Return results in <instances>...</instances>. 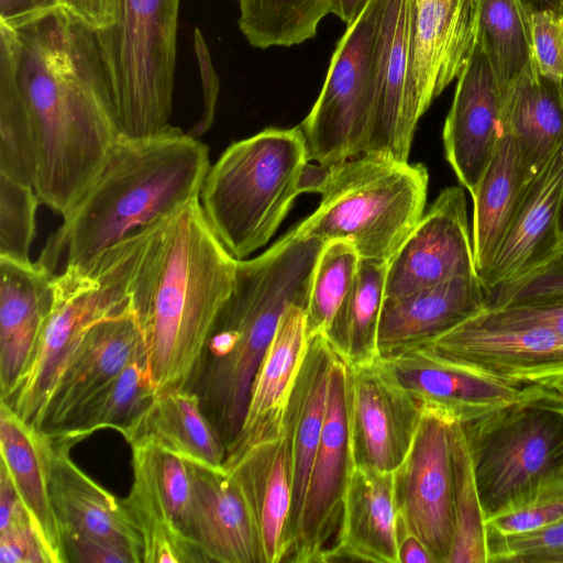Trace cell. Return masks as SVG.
I'll return each mask as SVG.
<instances>
[{"label": "cell", "instance_id": "obj_40", "mask_svg": "<svg viewBox=\"0 0 563 563\" xmlns=\"http://www.w3.org/2000/svg\"><path fill=\"white\" fill-rule=\"evenodd\" d=\"M360 256L345 241H329L318 257L306 308L308 338L324 334L350 292Z\"/></svg>", "mask_w": 563, "mask_h": 563}, {"label": "cell", "instance_id": "obj_12", "mask_svg": "<svg viewBox=\"0 0 563 563\" xmlns=\"http://www.w3.org/2000/svg\"><path fill=\"white\" fill-rule=\"evenodd\" d=\"M132 448L133 482L123 505L143 542V563H206L188 536L190 477L184 457L148 439Z\"/></svg>", "mask_w": 563, "mask_h": 563}, {"label": "cell", "instance_id": "obj_25", "mask_svg": "<svg viewBox=\"0 0 563 563\" xmlns=\"http://www.w3.org/2000/svg\"><path fill=\"white\" fill-rule=\"evenodd\" d=\"M478 275L460 276L409 295L384 299L378 325L380 357L431 343L486 308Z\"/></svg>", "mask_w": 563, "mask_h": 563}, {"label": "cell", "instance_id": "obj_1", "mask_svg": "<svg viewBox=\"0 0 563 563\" xmlns=\"http://www.w3.org/2000/svg\"><path fill=\"white\" fill-rule=\"evenodd\" d=\"M0 118L26 135L40 201L66 214L120 137L97 30L60 5L0 23Z\"/></svg>", "mask_w": 563, "mask_h": 563}, {"label": "cell", "instance_id": "obj_53", "mask_svg": "<svg viewBox=\"0 0 563 563\" xmlns=\"http://www.w3.org/2000/svg\"><path fill=\"white\" fill-rule=\"evenodd\" d=\"M514 563H563V548L525 554Z\"/></svg>", "mask_w": 563, "mask_h": 563}, {"label": "cell", "instance_id": "obj_7", "mask_svg": "<svg viewBox=\"0 0 563 563\" xmlns=\"http://www.w3.org/2000/svg\"><path fill=\"white\" fill-rule=\"evenodd\" d=\"M179 3L113 0V23L97 30L120 137H151L173 126Z\"/></svg>", "mask_w": 563, "mask_h": 563}, {"label": "cell", "instance_id": "obj_24", "mask_svg": "<svg viewBox=\"0 0 563 563\" xmlns=\"http://www.w3.org/2000/svg\"><path fill=\"white\" fill-rule=\"evenodd\" d=\"M74 445L69 440L48 437L49 490L60 533L76 531L110 541L126 550L135 563H143L142 538L122 498L76 465L70 457Z\"/></svg>", "mask_w": 563, "mask_h": 563}, {"label": "cell", "instance_id": "obj_43", "mask_svg": "<svg viewBox=\"0 0 563 563\" xmlns=\"http://www.w3.org/2000/svg\"><path fill=\"white\" fill-rule=\"evenodd\" d=\"M563 296V253L534 274L487 290L485 309Z\"/></svg>", "mask_w": 563, "mask_h": 563}, {"label": "cell", "instance_id": "obj_27", "mask_svg": "<svg viewBox=\"0 0 563 563\" xmlns=\"http://www.w3.org/2000/svg\"><path fill=\"white\" fill-rule=\"evenodd\" d=\"M409 0H383L377 98L365 153L408 162L417 122L408 98Z\"/></svg>", "mask_w": 563, "mask_h": 563}, {"label": "cell", "instance_id": "obj_29", "mask_svg": "<svg viewBox=\"0 0 563 563\" xmlns=\"http://www.w3.org/2000/svg\"><path fill=\"white\" fill-rule=\"evenodd\" d=\"M308 340L306 308L289 306L256 371L242 429L227 454L285 428L288 400Z\"/></svg>", "mask_w": 563, "mask_h": 563}, {"label": "cell", "instance_id": "obj_10", "mask_svg": "<svg viewBox=\"0 0 563 563\" xmlns=\"http://www.w3.org/2000/svg\"><path fill=\"white\" fill-rule=\"evenodd\" d=\"M383 0H368L338 41L324 84L301 122L308 161L330 167L363 155L373 121Z\"/></svg>", "mask_w": 563, "mask_h": 563}, {"label": "cell", "instance_id": "obj_13", "mask_svg": "<svg viewBox=\"0 0 563 563\" xmlns=\"http://www.w3.org/2000/svg\"><path fill=\"white\" fill-rule=\"evenodd\" d=\"M354 466L350 431L349 369L338 356L330 375L322 434L286 561L321 562L330 540L338 533L344 496Z\"/></svg>", "mask_w": 563, "mask_h": 563}, {"label": "cell", "instance_id": "obj_38", "mask_svg": "<svg viewBox=\"0 0 563 563\" xmlns=\"http://www.w3.org/2000/svg\"><path fill=\"white\" fill-rule=\"evenodd\" d=\"M238 25L255 48L290 47L317 35L334 0H238Z\"/></svg>", "mask_w": 563, "mask_h": 563}, {"label": "cell", "instance_id": "obj_4", "mask_svg": "<svg viewBox=\"0 0 563 563\" xmlns=\"http://www.w3.org/2000/svg\"><path fill=\"white\" fill-rule=\"evenodd\" d=\"M324 242L288 232L252 260H238L222 306L187 389L221 435L227 451L240 434L256 371L291 305L307 308Z\"/></svg>", "mask_w": 563, "mask_h": 563}, {"label": "cell", "instance_id": "obj_9", "mask_svg": "<svg viewBox=\"0 0 563 563\" xmlns=\"http://www.w3.org/2000/svg\"><path fill=\"white\" fill-rule=\"evenodd\" d=\"M462 426L486 520L563 472V399L551 385Z\"/></svg>", "mask_w": 563, "mask_h": 563}, {"label": "cell", "instance_id": "obj_50", "mask_svg": "<svg viewBox=\"0 0 563 563\" xmlns=\"http://www.w3.org/2000/svg\"><path fill=\"white\" fill-rule=\"evenodd\" d=\"M398 563H435L424 544L407 527L401 516H396Z\"/></svg>", "mask_w": 563, "mask_h": 563}, {"label": "cell", "instance_id": "obj_49", "mask_svg": "<svg viewBox=\"0 0 563 563\" xmlns=\"http://www.w3.org/2000/svg\"><path fill=\"white\" fill-rule=\"evenodd\" d=\"M59 5L95 30L110 26L114 21L113 0H58Z\"/></svg>", "mask_w": 563, "mask_h": 563}, {"label": "cell", "instance_id": "obj_33", "mask_svg": "<svg viewBox=\"0 0 563 563\" xmlns=\"http://www.w3.org/2000/svg\"><path fill=\"white\" fill-rule=\"evenodd\" d=\"M528 181L515 139L503 134L474 192L472 244L475 269L482 278L512 222Z\"/></svg>", "mask_w": 563, "mask_h": 563}, {"label": "cell", "instance_id": "obj_20", "mask_svg": "<svg viewBox=\"0 0 563 563\" xmlns=\"http://www.w3.org/2000/svg\"><path fill=\"white\" fill-rule=\"evenodd\" d=\"M134 361H146L143 332L131 306L96 322L65 364L38 430L55 432L99 388Z\"/></svg>", "mask_w": 563, "mask_h": 563}, {"label": "cell", "instance_id": "obj_48", "mask_svg": "<svg viewBox=\"0 0 563 563\" xmlns=\"http://www.w3.org/2000/svg\"><path fill=\"white\" fill-rule=\"evenodd\" d=\"M487 310L506 318L542 323L563 336V296Z\"/></svg>", "mask_w": 563, "mask_h": 563}, {"label": "cell", "instance_id": "obj_21", "mask_svg": "<svg viewBox=\"0 0 563 563\" xmlns=\"http://www.w3.org/2000/svg\"><path fill=\"white\" fill-rule=\"evenodd\" d=\"M501 92L486 54L475 38L457 77L443 126L445 157L472 195L503 136Z\"/></svg>", "mask_w": 563, "mask_h": 563}, {"label": "cell", "instance_id": "obj_46", "mask_svg": "<svg viewBox=\"0 0 563 563\" xmlns=\"http://www.w3.org/2000/svg\"><path fill=\"white\" fill-rule=\"evenodd\" d=\"M0 563H48L29 516L0 525Z\"/></svg>", "mask_w": 563, "mask_h": 563}, {"label": "cell", "instance_id": "obj_30", "mask_svg": "<svg viewBox=\"0 0 563 563\" xmlns=\"http://www.w3.org/2000/svg\"><path fill=\"white\" fill-rule=\"evenodd\" d=\"M48 437L24 422L0 400V453L48 563H68L53 506L47 459Z\"/></svg>", "mask_w": 563, "mask_h": 563}, {"label": "cell", "instance_id": "obj_56", "mask_svg": "<svg viewBox=\"0 0 563 563\" xmlns=\"http://www.w3.org/2000/svg\"><path fill=\"white\" fill-rule=\"evenodd\" d=\"M560 230H561V235H562V241H563V196H562L561 208H560Z\"/></svg>", "mask_w": 563, "mask_h": 563}, {"label": "cell", "instance_id": "obj_55", "mask_svg": "<svg viewBox=\"0 0 563 563\" xmlns=\"http://www.w3.org/2000/svg\"><path fill=\"white\" fill-rule=\"evenodd\" d=\"M551 386L559 393V395L563 399V378L559 379L558 382H555Z\"/></svg>", "mask_w": 563, "mask_h": 563}, {"label": "cell", "instance_id": "obj_16", "mask_svg": "<svg viewBox=\"0 0 563 563\" xmlns=\"http://www.w3.org/2000/svg\"><path fill=\"white\" fill-rule=\"evenodd\" d=\"M477 275L466 199L443 189L387 264L384 299L409 295L455 277Z\"/></svg>", "mask_w": 563, "mask_h": 563}, {"label": "cell", "instance_id": "obj_19", "mask_svg": "<svg viewBox=\"0 0 563 563\" xmlns=\"http://www.w3.org/2000/svg\"><path fill=\"white\" fill-rule=\"evenodd\" d=\"M188 536L206 562L265 563L257 525L236 478L223 466L186 460Z\"/></svg>", "mask_w": 563, "mask_h": 563}, {"label": "cell", "instance_id": "obj_37", "mask_svg": "<svg viewBox=\"0 0 563 563\" xmlns=\"http://www.w3.org/2000/svg\"><path fill=\"white\" fill-rule=\"evenodd\" d=\"M474 5L475 38L505 95L522 76L539 74L530 12L520 0H474Z\"/></svg>", "mask_w": 563, "mask_h": 563}, {"label": "cell", "instance_id": "obj_36", "mask_svg": "<svg viewBox=\"0 0 563 563\" xmlns=\"http://www.w3.org/2000/svg\"><path fill=\"white\" fill-rule=\"evenodd\" d=\"M386 268V263L360 258L352 288L323 334L350 367L380 357L377 336Z\"/></svg>", "mask_w": 563, "mask_h": 563}, {"label": "cell", "instance_id": "obj_45", "mask_svg": "<svg viewBox=\"0 0 563 563\" xmlns=\"http://www.w3.org/2000/svg\"><path fill=\"white\" fill-rule=\"evenodd\" d=\"M563 548V519L531 532L499 536L487 532V563H514L525 554Z\"/></svg>", "mask_w": 563, "mask_h": 563}, {"label": "cell", "instance_id": "obj_3", "mask_svg": "<svg viewBox=\"0 0 563 563\" xmlns=\"http://www.w3.org/2000/svg\"><path fill=\"white\" fill-rule=\"evenodd\" d=\"M236 263L209 227L199 198L150 233L130 302L159 391L187 388L233 288Z\"/></svg>", "mask_w": 563, "mask_h": 563}, {"label": "cell", "instance_id": "obj_11", "mask_svg": "<svg viewBox=\"0 0 563 563\" xmlns=\"http://www.w3.org/2000/svg\"><path fill=\"white\" fill-rule=\"evenodd\" d=\"M427 345L446 360L515 385H552L563 378V336L542 323L487 309Z\"/></svg>", "mask_w": 563, "mask_h": 563}, {"label": "cell", "instance_id": "obj_14", "mask_svg": "<svg viewBox=\"0 0 563 563\" xmlns=\"http://www.w3.org/2000/svg\"><path fill=\"white\" fill-rule=\"evenodd\" d=\"M450 420L423 409L411 444L394 471L397 512L435 563H448L453 539Z\"/></svg>", "mask_w": 563, "mask_h": 563}, {"label": "cell", "instance_id": "obj_28", "mask_svg": "<svg viewBox=\"0 0 563 563\" xmlns=\"http://www.w3.org/2000/svg\"><path fill=\"white\" fill-rule=\"evenodd\" d=\"M394 472L355 465L335 540L321 562L398 563Z\"/></svg>", "mask_w": 563, "mask_h": 563}, {"label": "cell", "instance_id": "obj_34", "mask_svg": "<svg viewBox=\"0 0 563 563\" xmlns=\"http://www.w3.org/2000/svg\"><path fill=\"white\" fill-rule=\"evenodd\" d=\"M136 439H148L185 460L211 466H223L227 456L221 435L198 396L187 388L158 391L126 442Z\"/></svg>", "mask_w": 563, "mask_h": 563}, {"label": "cell", "instance_id": "obj_26", "mask_svg": "<svg viewBox=\"0 0 563 563\" xmlns=\"http://www.w3.org/2000/svg\"><path fill=\"white\" fill-rule=\"evenodd\" d=\"M53 301L54 277L45 268L0 257V399L26 369Z\"/></svg>", "mask_w": 563, "mask_h": 563}, {"label": "cell", "instance_id": "obj_41", "mask_svg": "<svg viewBox=\"0 0 563 563\" xmlns=\"http://www.w3.org/2000/svg\"><path fill=\"white\" fill-rule=\"evenodd\" d=\"M563 519V472L518 496L486 520L499 536L531 532Z\"/></svg>", "mask_w": 563, "mask_h": 563}, {"label": "cell", "instance_id": "obj_31", "mask_svg": "<svg viewBox=\"0 0 563 563\" xmlns=\"http://www.w3.org/2000/svg\"><path fill=\"white\" fill-rule=\"evenodd\" d=\"M336 357L338 354L323 334L310 336L288 400L285 423L291 438L294 456L291 544L324 426L330 375Z\"/></svg>", "mask_w": 563, "mask_h": 563}, {"label": "cell", "instance_id": "obj_5", "mask_svg": "<svg viewBox=\"0 0 563 563\" xmlns=\"http://www.w3.org/2000/svg\"><path fill=\"white\" fill-rule=\"evenodd\" d=\"M308 163L299 125L267 128L234 142L210 165L199 201L209 227L235 260L273 236L303 192Z\"/></svg>", "mask_w": 563, "mask_h": 563}, {"label": "cell", "instance_id": "obj_18", "mask_svg": "<svg viewBox=\"0 0 563 563\" xmlns=\"http://www.w3.org/2000/svg\"><path fill=\"white\" fill-rule=\"evenodd\" d=\"M382 358L423 409L461 423L510 404L537 386L500 380L446 360L428 345Z\"/></svg>", "mask_w": 563, "mask_h": 563}, {"label": "cell", "instance_id": "obj_17", "mask_svg": "<svg viewBox=\"0 0 563 563\" xmlns=\"http://www.w3.org/2000/svg\"><path fill=\"white\" fill-rule=\"evenodd\" d=\"M474 40V0H409L408 98L417 123L459 77Z\"/></svg>", "mask_w": 563, "mask_h": 563}, {"label": "cell", "instance_id": "obj_6", "mask_svg": "<svg viewBox=\"0 0 563 563\" xmlns=\"http://www.w3.org/2000/svg\"><path fill=\"white\" fill-rule=\"evenodd\" d=\"M428 180L421 164L364 153L328 167L317 210L294 230L349 242L360 258L388 264L423 216Z\"/></svg>", "mask_w": 563, "mask_h": 563}, {"label": "cell", "instance_id": "obj_44", "mask_svg": "<svg viewBox=\"0 0 563 563\" xmlns=\"http://www.w3.org/2000/svg\"><path fill=\"white\" fill-rule=\"evenodd\" d=\"M531 35L538 73L563 81V15L532 12Z\"/></svg>", "mask_w": 563, "mask_h": 563}, {"label": "cell", "instance_id": "obj_51", "mask_svg": "<svg viewBox=\"0 0 563 563\" xmlns=\"http://www.w3.org/2000/svg\"><path fill=\"white\" fill-rule=\"evenodd\" d=\"M57 7L58 0H0V23H19Z\"/></svg>", "mask_w": 563, "mask_h": 563}, {"label": "cell", "instance_id": "obj_22", "mask_svg": "<svg viewBox=\"0 0 563 563\" xmlns=\"http://www.w3.org/2000/svg\"><path fill=\"white\" fill-rule=\"evenodd\" d=\"M563 196V145L528 183L518 211L481 278L486 290L526 278L563 253L560 208Z\"/></svg>", "mask_w": 563, "mask_h": 563}, {"label": "cell", "instance_id": "obj_39", "mask_svg": "<svg viewBox=\"0 0 563 563\" xmlns=\"http://www.w3.org/2000/svg\"><path fill=\"white\" fill-rule=\"evenodd\" d=\"M453 539L448 563H487L486 519L463 426L450 421Z\"/></svg>", "mask_w": 563, "mask_h": 563}, {"label": "cell", "instance_id": "obj_54", "mask_svg": "<svg viewBox=\"0 0 563 563\" xmlns=\"http://www.w3.org/2000/svg\"><path fill=\"white\" fill-rule=\"evenodd\" d=\"M532 12L550 11L563 15V0H520Z\"/></svg>", "mask_w": 563, "mask_h": 563}, {"label": "cell", "instance_id": "obj_15", "mask_svg": "<svg viewBox=\"0 0 563 563\" xmlns=\"http://www.w3.org/2000/svg\"><path fill=\"white\" fill-rule=\"evenodd\" d=\"M347 369L354 463L394 472L411 448L423 408L384 358Z\"/></svg>", "mask_w": 563, "mask_h": 563}, {"label": "cell", "instance_id": "obj_2", "mask_svg": "<svg viewBox=\"0 0 563 563\" xmlns=\"http://www.w3.org/2000/svg\"><path fill=\"white\" fill-rule=\"evenodd\" d=\"M209 167L208 147L175 126L145 139L119 137L36 263L53 277L89 272L102 254L198 199Z\"/></svg>", "mask_w": 563, "mask_h": 563}, {"label": "cell", "instance_id": "obj_23", "mask_svg": "<svg viewBox=\"0 0 563 563\" xmlns=\"http://www.w3.org/2000/svg\"><path fill=\"white\" fill-rule=\"evenodd\" d=\"M223 467L241 485L252 508L265 563L286 561L290 547L294 456L285 428L227 454Z\"/></svg>", "mask_w": 563, "mask_h": 563}, {"label": "cell", "instance_id": "obj_32", "mask_svg": "<svg viewBox=\"0 0 563 563\" xmlns=\"http://www.w3.org/2000/svg\"><path fill=\"white\" fill-rule=\"evenodd\" d=\"M501 126L531 181L563 145V81L540 74L519 78L504 95Z\"/></svg>", "mask_w": 563, "mask_h": 563}, {"label": "cell", "instance_id": "obj_47", "mask_svg": "<svg viewBox=\"0 0 563 563\" xmlns=\"http://www.w3.org/2000/svg\"><path fill=\"white\" fill-rule=\"evenodd\" d=\"M67 562L135 563L123 548L110 541L76 531L62 532Z\"/></svg>", "mask_w": 563, "mask_h": 563}, {"label": "cell", "instance_id": "obj_35", "mask_svg": "<svg viewBox=\"0 0 563 563\" xmlns=\"http://www.w3.org/2000/svg\"><path fill=\"white\" fill-rule=\"evenodd\" d=\"M158 391L146 361H134L79 405L48 437L77 444L93 432L109 428L126 441Z\"/></svg>", "mask_w": 563, "mask_h": 563}, {"label": "cell", "instance_id": "obj_8", "mask_svg": "<svg viewBox=\"0 0 563 563\" xmlns=\"http://www.w3.org/2000/svg\"><path fill=\"white\" fill-rule=\"evenodd\" d=\"M151 231L102 254L85 274L54 277V301L34 354L3 399L24 422L40 428L55 384L86 332L130 302L134 273Z\"/></svg>", "mask_w": 563, "mask_h": 563}, {"label": "cell", "instance_id": "obj_42", "mask_svg": "<svg viewBox=\"0 0 563 563\" xmlns=\"http://www.w3.org/2000/svg\"><path fill=\"white\" fill-rule=\"evenodd\" d=\"M40 199L33 187L0 175V257L30 263Z\"/></svg>", "mask_w": 563, "mask_h": 563}, {"label": "cell", "instance_id": "obj_52", "mask_svg": "<svg viewBox=\"0 0 563 563\" xmlns=\"http://www.w3.org/2000/svg\"><path fill=\"white\" fill-rule=\"evenodd\" d=\"M367 2L368 0H334L332 14L350 25Z\"/></svg>", "mask_w": 563, "mask_h": 563}]
</instances>
